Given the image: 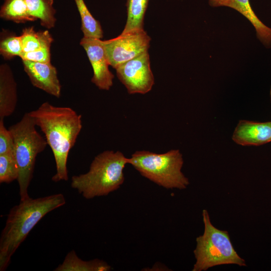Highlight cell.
<instances>
[{"instance_id":"9c48e42d","label":"cell","mask_w":271,"mask_h":271,"mask_svg":"<svg viewBox=\"0 0 271 271\" xmlns=\"http://www.w3.org/2000/svg\"><path fill=\"white\" fill-rule=\"evenodd\" d=\"M80 44L84 49L93 69L91 82L99 89L108 90L113 84L114 75L109 69L102 41L83 37Z\"/></svg>"},{"instance_id":"d6986e66","label":"cell","mask_w":271,"mask_h":271,"mask_svg":"<svg viewBox=\"0 0 271 271\" xmlns=\"http://www.w3.org/2000/svg\"><path fill=\"white\" fill-rule=\"evenodd\" d=\"M81 21L83 37L101 39L103 33L101 25L91 15L84 0H74Z\"/></svg>"},{"instance_id":"3957f363","label":"cell","mask_w":271,"mask_h":271,"mask_svg":"<svg viewBox=\"0 0 271 271\" xmlns=\"http://www.w3.org/2000/svg\"><path fill=\"white\" fill-rule=\"evenodd\" d=\"M126 164L128 158L121 152H103L94 158L87 173L72 177L71 187L87 199L106 196L123 183Z\"/></svg>"},{"instance_id":"7c38bea8","label":"cell","mask_w":271,"mask_h":271,"mask_svg":"<svg viewBox=\"0 0 271 271\" xmlns=\"http://www.w3.org/2000/svg\"><path fill=\"white\" fill-rule=\"evenodd\" d=\"M212 7H227L245 17L254 27L257 38L266 48L271 47V28L265 25L257 17L249 0H208Z\"/></svg>"},{"instance_id":"7402d4cb","label":"cell","mask_w":271,"mask_h":271,"mask_svg":"<svg viewBox=\"0 0 271 271\" xmlns=\"http://www.w3.org/2000/svg\"><path fill=\"white\" fill-rule=\"evenodd\" d=\"M14 151V140L12 134L7 128L4 119H0V155Z\"/></svg>"},{"instance_id":"cb8c5ba5","label":"cell","mask_w":271,"mask_h":271,"mask_svg":"<svg viewBox=\"0 0 271 271\" xmlns=\"http://www.w3.org/2000/svg\"><path fill=\"white\" fill-rule=\"evenodd\" d=\"M269 94H270V101H271V86H270V88Z\"/></svg>"},{"instance_id":"44dd1931","label":"cell","mask_w":271,"mask_h":271,"mask_svg":"<svg viewBox=\"0 0 271 271\" xmlns=\"http://www.w3.org/2000/svg\"><path fill=\"white\" fill-rule=\"evenodd\" d=\"M23 52L21 36L12 34H6L1 37L0 53L6 60H10L15 56H19Z\"/></svg>"},{"instance_id":"8fae6325","label":"cell","mask_w":271,"mask_h":271,"mask_svg":"<svg viewBox=\"0 0 271 271\" xmlns=\"http://www.w3.org/2000/svg\"><path fill=\"white\" fill-rule=\"evenodd\" d=\"M232 140L243 146H261L271 142V121L240 120L232 136Z\"/></svg>"},{"instance_id":"277c9868","label":"cell","mask_w":271,"mask_h":271,"mask_svg":"<svg viewBox=\"0 0 271 271\" xmlns=\"http://www.w3.org/2000/svg\"><path fill=\"white\" fill-rule=\"evenodd\" d=\"M183 163L179 150H172L163 154L137 151L128 158V164L142 176L167 189L183 190L189 185V179L181 171Z\"/></svg>"},{"instance_id":"5b68a950","label":"cell","mask_w":271,"mask_h":271,"mask_svg":"<svg viewBox=\"0 0 271 271\" xmlns=\"http://www.w3.org/2000/svg\"><path fill=\"white\" fill-rule=\"evenodd\" d=\"M29 112L9 127L14 140L13 153L19 168L17 179L21 200L29 197L28 187L33 177L36 159L48 145L46 139L37 130Z\"/></svg>"},{"instance_id":"ba28073f","label":"cell","mask_w":271,"mask_h":271,"mask_svg":"<svg viewBox=\"0 0 271 271\" xmlns=\"http://www.w3.org/2000/svg\"><path fill=\"white\" fill-rule=\"evenodd\" d=\"M116 75L129 94H146L154 84L148 51L117 66Z\"/></svg>"},{"instance_id":"603a6c76","label":"cell","mask_w":271,"mask_h":271,"mask_svg":"<svg viewBox=\"0 0 271 271\" xmlns=\"http://www.w3.org/2000/svg\"><path fill=\"white\" fill-rule=\"evenodd\" d=\"M51 47H46L30 52H22L20 57L22 60L41 63L51 62Z\"/></svg>"},{"instance_id":"6da1fadb","label":"cell","mask_w":271,"mask_h":271,"mask_svg":"<svg viewBox=\"0 0 271 271\" xmlns=\"http://www.w3.org/2000/svg\"><path fill=\"white\" fill-rule=\"evenodd\" d=\"M29 113L53 152L56 173L52 180L67 181V159L82 127L81 115L70 107L56 106L47 101Z\"/></svg>"},{"instance_id":"8992f818","label":"cell","mask_w":271,"mask_h":271,"mask_svg":"<svg viewBox=\"0 0 271 271\" xmlns=\"http://www.w3.org/2000/svg\"><path fill=\"white\" fill-rule=\"evenodd\" d=\"M204 230L196 239L194 250L196 262L192 271L206 270L222 264H237L246 266L245 261L235 250L228 232L213 226L206 209L202 211Z\"/></svg>"},{"instance_id":"5bb4252c","label":"cell","mask_w":271,"mask_h":271,"mask_svg":"<svg viewBox=\"0 0 271 271\" xmlns=\"http://www.w3.org/2000/svg\"><path fill=\"white\" fill-rule=\"evenodd\" d=\"M111 266L106 262L99 259L85 261L80 259L74 250L66 255L62 264L54 271H109Z\"/></svg>"},{"instance_id":"52a82bcc","label":"cell","mask_w":271,"mask_h":271,"mask_svg":"<svg viewBox=\"0 0 271 271\" xmlns=\"http://www.w3.org/2000/svg\"><path fill=\"white\" fill-rule=\"evenodd\" d=\"M151 38L144 30L122 34L114 38L102 41L109 65H119L148 51Z\"/></svg>"},{"instance_id":"ffe728a7","label":"cell","mask_w":271,"mask_h":271,"mask_svg":"<svg viewBox=\"0 0 271 271\" xmlns=\"http://www.w3.org/2000/svg\"><path fill=\"white\" fill-rule=\"evenodd\" d=\"M19 168L13 152L0 155V183H10L18 179Z\"/></svg>"},{"instance_id":"2e32d148","label":"cell","mask_w":271,"mask_h":271,"mask_svg":"<svg viewBox=\"0 0 271 271\" xmlns=\"http://www.w3.org/2000/svg\"><path fill=\"white\" fill-rule=\"evenodd\" d=\"M149 0H126L127 19L122 34L144 29V20Z\"/></svg>"},{"instance_id":"ac0fdd59","label":"cell","mask_w":271,"mask_h":271,"mask_svg":"<svg viewBox=\"0 0 271 271\" xmlns=\"http://www.w3.org/2000/svg\"><path fill=\"white\" fill-rule=\"evenodd\" d=\"M23 52H30L51 47L53 39L48 30L36 31L34 27L25 28L20 35Z\"/></svg>"},{"instance_id":"30bf717a","label":"cell","mask_w":271,"mask_h":271,"mask_svg":"<svg viewBox=\"0 0 271 271\" xmlns=\"http://www.w3.org/2000/svg\"><path fill=\"white\" fill-rule=\"evenodd\" d=\"M22 60L24 71L34 86L57 98L60 97L61 85L57 69L51 62Z\"/></svg>"},{"instance_id":"7a4b0ae2","label":"cell","mask_w":271,"mask_h":271,"mask_svg":"<svg viewBox=\"0 0 271 271\" xmlns=\"http://www.w3.org/2000/svg\"><path fill=\"white\" fill-rule=\"evenodd\" d=\"M61 193L33 199L30 197L10 210L0 237V270L9 265L11 257L34 226L45 215L64 205Z\"/></svg>"},{"instance_id":"e0dca14e","label":"cell","mask_w":271,"mask_h":271,"mask_svg":"<svg viewBox=\"0 0 271 271\" xmlns=\"http://www.w3.org/2000/svg\"><path fill=\"white\" fill-rule=\"evenodd\" d=\"M0 17L16 23L37 20L30 14L25 0H4L0 10Z\"/></svg>"},{"instance_id":"4fadbf2b","label":"cell","mask_w":271,"mask_h":271,"mask_svg":"<svg viewBox=\"0 0 271 271\" xmlns=\"http://www.w3.org/2000/svg\"><path fill=\"white\" fill-rule=\"evenodd\" d=\"M17 83L11 67L7 64L0 66V119L11 115L17 104Z\"/></svg>"},{"instance_id":"9a60e30c","label":"cell","mask_w":271,"mask_h":271,"mask_svg":"<svg viewBox=\"0 0 271 271\" xmlns=\"http://www.w3.org/2000/svg\"><path fill=\"white\" fill-rule=\"evenodd\" d=\"M30 14L39 19L42 26L50 29L55 27L56 11L54 0H25Z\"/></svg>"}]
</instances>
